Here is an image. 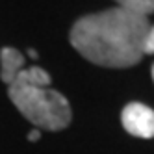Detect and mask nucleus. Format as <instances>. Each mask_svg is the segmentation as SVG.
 <instances>
[{"mask_svg":"<svg viewBox=\"0 0 154 154\" xmlns=\"http://www.w3.org/2000/svg\"><path fill=\"white\" fill-rule=\"evenodd\" d=\"M143 54H154V26L149 28L145 39H143Z\"/></svg>","mask_w":154,"mask_h":154,"instance_id":"0eeeda50","label":"nucleus"},{"mask_svg":"<svg viewBox=\"0 0 154 154\" xmlns=\"http://www.w3.org/2000/svg\"><path fill=\"white\" fill-rule=\"evenodd\" d=\"M15 82H23L28 85H35V87H48L50 85V74L41 67H24L19 72Z\"/></svg>","mask_w":154,"mask_h":154,"instance_id":"39448f33","label":"nucleus"},{"mask_svg":"<svg viewBox=\"0 0 154 154\" xmlns=\"http://www.w3.org/2000/svg\"><path fill=\"white\" fill-rule=\"evenodd\" d=\"M8 95L15 108L37 128L63 130L71 125V106L60 91L13 82L9 85Z\"/></svg>","mask_w":154,"mask_h":154,"instance_id":"f03ea898","label":"nucleus"},{"mask_svg":"<svg viewBox=\"0 0 154 154\" xmlns=\"http://www.w3.org/2000/svg\"><path fill=\"white\" fill-rule=\"evenodd\" d=\"M28 56H30V58H37V52H35L34 48H30V50H28Z\"/></svg>","mask_w":154,"mask_h":154,"instance_id":"1a4fd4ad","label":"nucleus"},{"mask_svg":"<svg viewBox=\"0 0 154 154\" xmlns=\"http://www.w3.org/2000/svg\"><path fill=\"white\" fill-rule=\"evenodd\" d=\"M39 137H41V134H39L37 128H34V130L28 134V139H30V141H39Z\"/></svg>","mask_w":154,"mask_h":154,"instance_id":"6e6552de","label":"nucleus"},{"mask_svg":"<svg viewBox=\"0 0 154 154\" xmlns=\"http://www.w3.org/2000/svg\"><path fill=\"white\" fill-rule=\"evenodd\" d=\"M24 65H26V60L17 48L4 47L0 50V78H2L4 84L11 85L17 80L19 72L24 69Z\"/></svg>","mask_w":154,"mask_h":154,"instance_id":"20e7f679","label":"nucleus"},{"mask_svg":"<svg viewBox=\"0 0 154 154\" xmlns=\"http://www.w3.org/2000/svg\"><path fill=\"white\" fill-rule=\"evenodd\" d=\"M150 24L149 19L112 8L85 15L71 28V45L85 60L109 69H126L141 61L143 39Z\"/></svg>","mask_w":154,"mask_h":154,"instance_id":"f257e3e1","label":"nucleus"},{"mask_svg":"<svg viewBox=\"0 0 154 154\" xmlns=\"http://www.w3.org/2000/svg\"><path fill=\"white\" fill-rule=\"evenodd\" d=\"M123 126L130 136L150 139L154 137V109L141 102H130L121 113Z\"/></svg>","mask_w":154,"mask_h":154,"instance_id":"7ed1b4c3","label":"nucleus"},{"mask_svg":"<svg viewBox=\"0 0 154 154\" xmlns=\"http://www.w3.org/2000/svg\"><path fill=\"white\" fill-rule=\"evenodd\" d=\"M152 80H154V65H152Z\"/></svg>","mask_w":154,"mask_h":154,"instance_id":"9d476101","label":"nucleus"},{"mask_svg":"<svg viewBox=\"0 0 154 154\" xmlns=\"http://www.w3.org/2000/svg\"><path fill=\"white\" fill-rule=\"evenodd\" d=\"M115 2L119 4L117 8H123L126 11L137 13L143 17L154 13V0H115Z\"/></svg>","mask_w":154,"mask_h":154,"instance_id":"423d86ee","label":"nucleus"}]
</instances>
